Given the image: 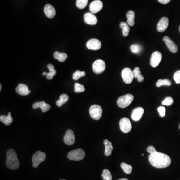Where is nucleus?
I'll return each instance as SVG.
<instances>
[{"instance_id":"obj_43","label":"nucleus","mask_w":180,"mask_h":180,"mask_svg":"<svg viewBox=\"0 0 180 180\" xmlns=\"http://www.w3.org/2000/svg\"><path fill=\"white\" fill-rule=\"evenodd\" d=\"M47 73H46V72H44L43 75V76H45V75H47Z\"/></svg>"},{"instance_id":"obj_40","label":"nucleus","mask_w":180,"mask_h":180,"mask_svg":"<svg viewBox=\"0 0 180 180\" xmlns=\"http://www.w3.org/2000/svg\"><path fill=\"white\" fill-rule=\"evenodd\" d=\"M171 1V0H158L159 3H160L161 4H164V5L168 4Z\"/></svg>"},{"instance_id":"obj_14","label":"nucleus","mask_w":180,"mask_h":180,"mask_svg":"<svg viewBox=\"0 0 180 180\" xmlns=\"http://www.w3.org/2000/svg\"><path fill=\"white\" fill-rule=\"evenodd\" d=\"M163 41L166 44V46L168 47L169 50H170L171 52L173 53H176L177 52V46L169 37L165 36V37H164Z\"/></svg>"},{"instance_id":"obj_8","label":"nucleus","mask_w":180,"mask_h":180,"mask_svg":"<svg viewBox=\"0 0 180 180\" xmlns=\"http://www.w3.org/2000/svg\"><path fill=\"white\" fill-rule=\"evenodd\" d=\"M120 128L124 133H128L132 130V124L129 119L127 118H123L120 121Z\"/></svg>"},{"instance_id":"obj_33","label":"nucleus","mask_w":180,"mask_h":180,"mask_svg":"<svg viewBox=\"0 0 180 180\" xmlns=\"http://www.w3.org/2000/svg\"><path fill=\"white\" fill-rule=\"evenodd\" d=\"M85 87L83 85H81L80 84L77 83L75 84L74 91L75 93H82L85 91Z\"/></svg>"},{"instance_id":"obj_17","label":"nucleus","mask_w":180,"mask_h":180,"mask_svg":"<svg viewBox=\"0 0 180 180\" xmlns=\"http://www.w3.org/2000/svg\"><path fill=\"white\" fill-rule=\"evenodd\" d=\"M144 112V110L142 107H138L135 109L134 110L132 111V115H131L132 119L135 121H139L142 117Z\"/></svg>"},{"instance_id":"obj_11","label":"nucleus","mask_w":180,"mask_h":180,"mask_svg":"<svg viewBox=\"0 0 180 180\" xmlns=\"http://www.w3.org/2000/svg\"><path fill=\"white\" fill-rule=\"evenodd\" d=\"M103 7V4L100 0H95L90 5V10L92 13L96 14L100 12Z\"/></svg>"},{"instance_id":"obj_20","label":"nucleus","mask_w":180,"mask_h":180,"mask_svg":"<svg viewBox=\"0 0 180 180\" xmlns=\"http://www.w3.org/2000/svg\"><path fill=\"white\" fill-rule=\"evenodd\" d=\"M33 108L34 109L40 108L42 109L43 112H46L50 110L51 106L48 104H47L44 101L40 102H36L33 105Z\"/></svg>"},{"instance_id":"obj_44","label":"nucleus","mask_w":180,"mask_h":180,"mask_svg":"<svg viewBox=\"0 0 180 180\" xmlns=\"http://www.w3.org/2000/svg\"><path fill=\"white\" fill-rule=\"evenodd\" d=\"M1 90H2V85L1 84V85H0V91H1Z\"/></svg>"},{"instance_id":"obj_37","label":"nucleus","mask_w":180,"mask_h":180,"mask_svg":"<svg viewBox=\"0 0 180 180\" xmlns=\"http://www.w3.org/2000/svg\"><path fill=\"white\" fill-rule=\"evenodd\" d=\"M173 78L176 84H180V70L175 72L174 74Z\"/></svg>"},{"instance_id":"obj_2","label":"nucleus","mask_w":180,"mask_h":180,"mask_svg":"<svg viewBox=\"0 0 180 180\" xmlns=\"http://www.w3.org/2000/svg\"><path fill=\"white\" fill-rule=\"evenodd\" d=\"M6 165L11 170H16L20 166V162L17 158L16 152L13 149L9 150L7 153Z\"/></svg>"},{"instance_id":"obj_4","label":"nucleus","mask_w":180,"mask_h":180,"mask_svg":"<svg viewBox=\"0 0 180 180\" xmlns=\"http://www.w3.org/2000/svg\"><path fill=\"white\" fill-rule=\"evenodd\" d=\"M85 157V152L82 149L73 150L68 153V158L70 160L80 161Z\"/></svg>"},{"instance_id":"obj_22","label":"nucleus","mask_w":180,"mask_h":180,"mask_svg":"<svg viewBox=\"0 0 180 180\" xmlns=\"http://www.w3.org/2000/svg\"><path fill=\"white\" fill-rule=\"evenodd\" d=\"M11 115V113L9 112L8 116H4V115L1 116V117H0V121L2 123H4V124H5L6 126L10 125V124H12L13 121V118H12Z\"/></svg>"},{"instance_id":"obj_10","label":"nucleus","mask_w":180,"mask_h":180,"mask_svg":"<svg viewBox=\"0 0 180 180\" xmlns=\"http://www.w3.org/2000/svg\"><path fill=\"white\" fill-rule=\"evenodd\" d=\"M162 59V54L160 52L156 51L152 54L150 60V64L153 68H156L159 65Z\"/></svg>"},{"instance_id":"obj_21","label":"nucleus","mask_w":180,"mask_h":180,"mask_svg":"<svg viewBox=\"0 0 180 180\" xmlns=\"http://www.w3.org/2000/svg\"><path fill=\"white\" fill-rule=\"evenodd\" d=\"M104 144L105 147V155L106 156H109L112 154V152L114 149L112 143L108 140H105L104 141Z\"/></svg>"},{"instance_id":"obj_41","label":"nucleus","mask_w":180,"mask_h":180,"mask_svg":"<svg viewBox=\"0 0 180 180\" xmlns=\"http://www.w3.org/2000/svg\"><path fill=\"white\" fill-rule=\"evenodd\" d=\"M47 67L48 68L49 70H52L55 69V67L52 64H49L47 65Z\"/></svg>"},{"instance_id":"obj_35","label":"nucleus","mask_w":180,"mask_h":180,"mask_svg":"<svg viewBox=\"0 0 180 180\" xmlns=\"http://www.w3.org/2000/svg\"><path fill=\"white\" fill-rule=\"evenodd\" d=\"M173 102L174 101L172 98L170 97H167L162 102V104L165 106H170L172 105Z\"/></svg>"},{"instance_id":"obj_24","label":"nucleus","mask_w":180,"mask_h":180,"mask_svg":"<svg viewBox=\"0 0 180 180\" xmlns=\"http://www.w3.org/2000/svg\"><path fill=\"white\" fill-rule=\"evenodd\" d=\"M127 17L128 18L127 23L130 26H133L135 24V13L133 11H128L127 13Z\"/></svg>"},{"instance_id":"obj_31","label":"nucleus","mask_w":180,"mask_h":180,"mask_svg":"<svg viewBox=\"0 0 180 180\" xmlns=\"http://www.w3.org/2000/svg\"><path fill=\"white\" fill-rule=\"evenodd\" d=\"M102 178L104 180H112V176L111 172L108 169H104L102 174Z\"/></svg>"},{"instance_id":"obj_7","label":"nucleus","mask_w":180,"mask_h":180,"mask_svg":"<svg viewBox=\"0 0 180 180\" xmlns=\"http://www.w3.org/2000/svg\"><path fill=\"white\" fill-rule=\"evenodd\" d=\"M122 77L126 84H131L133 81V71L129 68H126L122 72Z\"/></svg>"},{"instance_id":"obj_16","label":"nucleus","mask_w":180,"mask_h":180,"mask_svg":"<svg viewBox=\"0 0 180 180\" xmlns=\"http://www.w3.org/2000/svg\"><path fill=\"white\" fill-rule=\"evenodd\" d=\"M84 21L88 25H95L98 22V19L96 16L92 13H87L84 15Z\"/></svg>"},{"instance_id":"obj_29","label":"nucleus","mask_w":180,"mask_h":180,"mask_svg":"<svg viewBox=\"0 0 180 180\" xmlns=\"http://www.w3.org/2000/svg\"><path fill=\"white\" fill-rule=\"evenodd\" d=\"M121 167L124 171V172L126 173L127 174H130L132 173L133 168H132V166L130 165L123 162L121 164Z\"/></svg>"},{"instance_id":"obj_42","label":"nucleus","mask_w":180,"mask_h":180,"mask_svg":"<svg viewBox=\"0 0 180 180\" xmlns=\"http://www.w3.org/2000/svg\"><path fill=\"white\" fill-rule=\"evenodd\" d=\"M118 180H129L128 179H126V178H123V179H119Z\"/></svg>"},{"instance_id":"obj_13","label":"nucleus","mask_w":180,"mask_h":180,"mask_svg":"<svg viewBox=\"0 0 180 180\" xmlns=\"http://www.w3.org/2000/svg\"><path fill=\"white\" fill-rule=\"evenodd\" d=\"M64 141L65 143L67 145H72L74 144L75 137L73 131L72 130H67L64 136Z\"/></svg>"},{"instance_id":"obj_45","label":"nucleus","mask_w":180,"mask_h":180,"mask_svg":"<svg viewBox=\"0 0 180 180\" xmlns=\"http://www.w3.org/2000/svg\"><path fill=\"white\" fill-rule=\"evenodd\" d=\"M144 154H142V156H144Z\"/></svg>"},{"instance_id":"obj_28","label":"nucleus","mask_w":180,"mask_h":180,"mask_svg":"<svg viewBox=\"0 0 180 180\" xmlns=\"http://www.w3.org/2000/svg\"><path fill=\"white\" fill-rule=\"evenodd\" d=\"M171 85H172V82L169 79H164V80L160 79L157 81V83H156V86L158 87H160L162 86H170Z\"/></svg>"},{"instance_id":"obj_15","label":"nucleus","mask_w":180,"mask_h":180,"mask_svg":"<svg viewBox=\"0 0 180 180\" xmlns=\"http://www.w3.org/2000/svg\"><path fill=\"white\" fill-rule=\"evenodd\" d=\"M169 25V19L167 17H163L161 19L157 25V30L162 33L165 31L168 28Z\"/></svg>"},{"instance_id":"obj_47","label":"nucleus","mask_w":180,"mask_h":180,"mask_svg":"<svg viewBox=\"0 0 180 180\" xmlns=\"http://www.w3.org/2000/svg\"><path fill=\"white\" fill-rule=\"evenodd\" d=\"M179 128H180V126H179Z\"/></svg>"},{"instance_id":"obj_25","label":"nucleus","mask_w":180,"mask_h":180,"mask_svg":"<svg viewBox=\"0 0 180 180\" xmlns=\"http://www.w3.org/2000/svg\"><path fill=\"white\" fill-rule=\"evenodd\" d=\"M69 96L67 94H62L60 96V99L57 101L56 105L58 107H61L63 104L68 102L69 100Z\"/></svg>"},{"instance_id":"obj_48","label":"nucleus","mask_w":180,"mask_h":180,"mask_svg":"<svg viewBox=\"0 0 180 180\" xmlns=\"http://www.w3.org/2000/svg\"></svg>"},{"instance_id":"obj_39","label":"nucleus","mask_w":180,"mask_h":180,"mask_svg":"<svg viewBox=\"0 0 180 180\" xmlns=\"http://www.w3.org/2000/svg\"><path fill=\"white\" fill-rule=\"evenodd\" d=\"M147 151L150 154H153V153H155L157 152V151L156 150L155 148L153 146H150L148 147L147 149Z\"/></svg>"},{"instance_id":"obj_27","label":"nucleus","mask_w":180,"mask_h":180,"mask_svg":"<svg viewBox=\"0 0 180 180\" xmlns=\"http://www.w3.org/2000/svg\"><path fill=\"white\" fill-rule=\"evenodd\" d=\"M133 74L135 78H137L139 82H142L144 80V78L141 74L140 68L138 67L135 68L133 70Z\"/></svg>"},{"instance_id":"obj_19","label":"nucleus","mask_w":180,"mask_h":180,"mask_svg":"<svg viewBox=\"0 0 180 180\" xmlns=\"http://www.w3.org/2000/svg\"><path fill=\"white\" fill-rule=\"evenodd\" d=\"M16 92L20 95L26 96L31 93V91L28 90V87L27 85L24 84H20L16 89Z\"/></svg>"},{"instance_id":"obj_34","label":"nucleus","mask_w":180,"mask_h":180,"mask_svg":"<svg viewBox=\"0 0 180 180\" xmlns=\"http://www.w3.org/2000/svg\"><path fill=\"white\" fill-rule=\"evenodd\" d=\"M131 51H132L133 53H140L142 50L141 46L139 45H133L130 47Z\"/></svg>"},{"instance_id":"obj_26","label":"nucleus","mask_w":180,"mask_h":180,"mask_svg":"<svg viewBox=\"0 0 180 180\" xmlns=\"http://www.w3.org/2000/svg\"><path fill=\"white\" fill-rule=\"evenodd\" d=\"M129 26V25L127 23L122 22L120 23V26L122 30V33L124 37H127L129 34L130 28Z\"/></svg>"},{"instance_id":"obj_30","label":"nucleus","mask_w":180,"mask_h":180,"mask_svg":"<svg viewBox=\"0 0 180 180\" xmlns=\"http://www.w3.org/2000/svg\"><path fill=\"white\" fill-rule=\"evenodd\" d=\"M86 73L84 71L77 70L73 75V79L75 81H77L79 79L81 78V77H83L86 76Z\"/></svg>"},{"instance_id":"obj_6","label":"nucleus","mask_w":180,"mask_h":180,"mask_svg":"<svg viewBox=\"0 0 180 180\" xmlns=\"http://www.w3.org/2000/svg\"><path fill=\"white\" fill-rule=\"evenodd\" d=\"M47 158V155L45 153L40 151L36 152L33 155L32 158V162H33V166L34 168H37L39 166L40 164L44 162Z\"/></svg>"},{"instance_id":"obj_5","label":"nucleus","mask_w":180,"mask_h":180,"mask_svg":"<svg viewBox=\"0 0 180 180\" xmlns=\"http://www.w3.org/2000/svg\"><path fill=\"white\" fill-rule=\"evenodd\" d=\"M89 112L90 116L92 119L99 120L102 117L103 109L102 107L98 105H93L90 107Z\"/></svg>"},{"instance_id":"obj_12","label":"nucleus","mask_w":180,"mask_h":180,"mask_svg":"<svg viewBox=\"0 0 180 180\" xmlns=\"http://www.w3.org/2000/svg\"><path fill=\"white\" fill-rule=\"evenodd\" d=\"M86 46L89 50H98L101 48L102 44L99 40L92 39L88 41Z\"/></svg>"},{"instance_id":"obj_38","label":"nucleus","mask_w":180,"mask_h":180,"mask_svg":"<svg viewBox=\"0 0 180 180\" xmlns=\"http://www.w3.org/2000/svg\"><path fill=\"white\" fill-rule=\"evenodd\" d=\"M158 111L159 113L160 116L164 117L166 115V109L163 106H160L158 108Z\"/></svg>"},{"instance_id":"obj_3","label":"nucleus","mask_w":180,"mask_h":180,"mask_svg":"<svg viewBox=\"0 0 180 180\" xmlns=\"http://www.w3.org/2000/svg\"><path fill=\"white\" fill-rule=\"evenodd\" d=\"M134 100V96L132 94H127L122 96L118 99L117 104L121 108H125L132 103Z\"/></svg>"},{"instance_id":"obj_46","label":"nucleus","mask_w":180,"mask_h":180,"mask_svg":"<svg viewBox=\"0 0 180 180\" xmlns=\"http://www.w3.org/2000/svg\"><path fill=\"white\" fill-rule=\"evenodd\" d=\"M179 30H180V28H179Z\"/></svg>"},{"instance_id":"obj_18","label":"nucleus","mask_w":180,"mask_h":180,"mask_svg":"<svg viewBox=\"0 0 180 180\" xmlns=\"http://www.w3.org/2000/svg\"><path fill=\"white\" fill-rule=\"evenodd\" d=\"M44 13L48 18H53L56 15V10L54 7L50 4H47L44 7Z\"/></svg>"},{"instance_id":"obj_1","label":"nucleus","mask_w":180,"mask_h":180,"mask_svg":"<svg viewBox=\"0 0 180 180\" xmlns=\"http://www.w3.org/2000/svg\"><path fill=\"white\" fill-rule=\"evenodd\" d=\"M149 161L150 164L157 168H164L171 165L170 157L166 154L156 152L151 154L149 156Z\"/></svg>"},{"instance_id":"obj_23","label":"nucleus","mask_w":180,"mask_h":180,"mask_svg":"<svg viewBox=\"0 0 180 180\" xmlns=\"http://www.w3.org/2000/svg\"><path fill=\"white\" fill-rule=\"evenodd\" d=\"M54 57L55 59L58 60L61 62H64L68 58L67 54L61 53L59 52H55L54 53Z\"/></svg>"},{"instance_id":"obj_36","label":"nucleus","mask_w":180,"mask_h":180,"mask_svg":"<svg viewBox=\"0 0 180 180\" xmlns=\"http://www.w3.org/2000/svg\"><path fill=\"white\" fill-rule=\"evenodd\" d=\"M57 73V71L55 69L52 70L50 71L49 73H47V78L48 80H51L52 79L53 77L56 75Z\"/></svg>"},{"instance_id":"obj_32","label":"nucleus","mask_w":180,"mask_h":180,"mask_svg":"<svg viewBox=\"0 0 180 180\" xmlns=\"http://www.w3.org/2000/svg\"><path fill=\"white\" fill-rule=\"evenodd\" d=\"M88 3V0H77L76 5L80 9H83L86 7Z\"/></svg>"},{"instance_id":"obj_9","label":"nucleus","mask_w":180,"mask_h":180,"mask_svg":"<svg viewBox=\"0 0 180 180\" xmlns=\"http://www.w3.org/2000/svg\"><path fill=\"white\" fill-rule=\"evenodd\" d=\"M106 69V64L102 60H97L94 62L93 65V70L94 73L100 74L103 73Z\"/></svg>"}]
</instances>
